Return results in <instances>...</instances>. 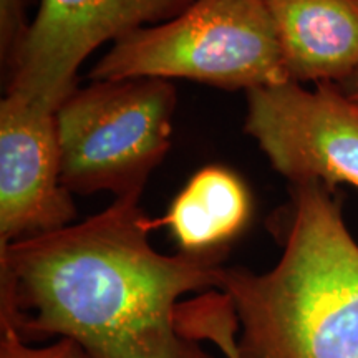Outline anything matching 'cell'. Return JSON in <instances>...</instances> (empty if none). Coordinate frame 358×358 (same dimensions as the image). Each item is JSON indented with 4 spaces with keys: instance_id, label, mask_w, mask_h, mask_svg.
Segmentation results:
<instances>
[{
    "instance_id": "8992f818",
    "label": "cell",
    "mask_w": 358,
    "mask_h": 358,
    "mask_svg": "<svg viewBox=\"0 0 358 358\" xmlns=\"http://www.w3.org/2000/svg\"><path fill=\"white\" fill-rule=\"evenodd\" d=\"M194 0H38L7 71L6 93L57 111L77 90L80 66L106 42L164 24Z\"/></svg>"
},
{
    "instance_id": "ba28073f",
    "label": "cell",
    "mask_w": 358,
    "mask_h": 358,
    "mask_svg": "<svg viewBox=\"0 0 358 358\" xmlns=\"http://www.w3.org/2000/svg\"><path fill=\"white\" fill-rule=\"evenodd\" d=\"M290 82L343 87L358 71V0H264Z\"/></svg>"
},
{
    "instance_id": "5b68a950",
    "label": "cell",
    "mask_w": 358,
    "mask_h": 358,
    "mask_svg": "<svg viewBox=\"0 0 358 358\" xmlns=\"http://www.w3.org/2000/svg\"><path fill=\"white\" fill-rule=\"evenodd\" d=\"M244 131L290 185L358 187V101L340 85L285 82L245 92Z\"/></svg>"
},
{
    "instance_id": "4fadbf2b",
    "label": "cell",
    "mask_w": 358,
    "mask_h": 358,
    "mask_svg": "<svg viewBox=\"0 0 358 358\" xmlns=\"http://www.w3.org/2000/svg\"><path fill=\"white\" fill-rule=\"evenodd\" d=\"M342 88L345 90L348 95H350L352 98H355V100L358 101V71L355 75H353L350 80H348L345 85H343Z\"/></svg>"
},
{
    "instance_id": "7a4b0ae2",
    "label": "cell",
    "mask_w": 358,
    "mask_h": 358,
    "mask_svg": "<svg viewBox=\"0 0 358 358\" xmlns=\"http://www.w3.org/2000/svg\"><path fill=\"white\" fill-rule=\"evenodd\" d=\"M239 358H358V243L332 189L292 185L282 256L267 272L224 266Z\"/></svg>"
},
{
    "instance_id": "3957f363",
    "label": "cell",
    "mask_w": 358,
    "mask_h": 358,
    "mask_svg": "<svg viewBox=\"0 0 358 358\" xmlns=\"http://www.w3.org/2000/svg\"><path fill=\"white\" fill-rule=\"evenodd\" d=\"M88 78H182L232 92L290 82L264 0H194L115 42Z\"/></svg>"
},
{
    "instance_id": "277c9868",
    "label": "cell",
    "mask_w": 358,
    "mask_h": 358,
    "mask_svg": "<svg viewBox=\"0 0 358 358\" xmlns=\"http://www.w3.org/2000/svg\"><path fill=\"white\" fill-rule=\"evenodd\" d=\"M178 93L169 80H101L55 111L62 182L71 194H143L171 145Z\"/></svg>"
},
{
    "instance_id": "9c48e42d",
    "label": "cell",
    "mask_w": 358,
    "mask_h": 358,
    "mask_svg": "<svg viewBox=\"0 0 358 358\" xmlns=\"http://www.w3.org/2000/svg\"><path fill=\"white\" fill-rule=\"evenodd\" d=\"M250 196L243 179L222 166H206L189 179L169 206L153 219V229L166 226L182 252L226 249L248 226Z\"/></svg>"
},
{
    "instance_id": "7c38bea8",
    "label": "cell",
    "mask_w": 358,
    "mask_h": 358,
    "mask_svg": "<svg viewBox=\"0 0 358 358\" xmlns=\"http://www.w3.org/2000/svg\"><path fill=\"white\" fill-rule=\"evenodd\" d=\"M34 0H0V58L7 71L24 42L32 20L29 19Z\"/></svg>"
},
{
    "instance_id": "52a82bcc",
    "label": "cell",
    "mask_w": 358,
    "mask_h": 358,
    "mask_svg": "<svg viewBox=\"0 0 358 358\" xmlns=\"http://www.w3.org/2000/svg\"><path fill=\"white\" fill-rule=\"evenodd\" d=\"M77 219L62 182L55 111L6 93L0 101V245L32 239Z\"/></svg>"
},
{
    "instance_id": "8fae6325",
    "label": "cell",
    "mask_w": 358,
    "mask_h": 358,
    "mask_svg": "<svg viewBox=\"0 0 358 358\" xmlns=\"http://www.w3.org/2000/svg\"><path fill=\"white\" fill-rule=\"evenodd\" d=\"M0 358H90L77 342L60 338L50 345H30L19 337L15 329L0 320Z\"/></svg>"
},
{
    "instance_id": "30bf717a",
    "label": "cell",
    "mask_w": 358,
    "mask_h": 358,
    "mask_svg": "<svg viewBox=\"0 0 358 358\" xmlns=\"http://www.w3.org/2000/svg\"><path fill=\"white\" fill-rule=\"evenodd\" d=\"M179 332L196 342H213L226 358L237 355V317L231 299L221 290L203 292L178 306Z\"/></svg>"
},
{
    "instance_id": "6da1fadb",
    "label": "cell",
    "mask_w": 358,
    "mask_h": 358,
    "mask_svg": "<svg viewBox=\"0 0 358 358\" xmlns=\"http://www.w3.org/2000/svg\"><path fill=\"white\" fill-rule=\"evenodd\" d=\"M141 194L87 221L0 245V320L22 340L70 338L90 358H213L179 332V299L217 290L226 249L166 256Z\"/></svg>"
}]
</instances>
